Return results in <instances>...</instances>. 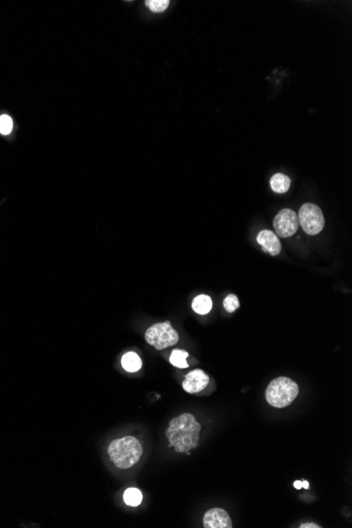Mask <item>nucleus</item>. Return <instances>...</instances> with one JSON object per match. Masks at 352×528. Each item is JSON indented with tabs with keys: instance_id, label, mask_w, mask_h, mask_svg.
<instances>
[{
	"instance_id": "4468645a",
	"label": "nucleus",
	"mask_w": 352,
	"mask_h": 528,
	"mask_svg": "<svg viewBox=\"0 0 352 528\" xmlns=\"http://www.w3.org/2000/svg\"><path fill=\"white\" fill-rule=\"evenodd\" d=\"M189 356L187 351L184 350H173L170 355V363L177 368H188L189 365L187 363V358Z\"/></svg>"
},
{
	"instance_id": "aec40b11",
	"label": "nucleus",
	"mask_w": 352,
	"mask_h": 528,
	"mask_svg": "<svg viewBox=\"0 0 352 528\" xmlns=\"http://www.w3.org/2000/svg\"><path fill=\"white\" fill-rule=\"evenodd\" d=\"M303 486H304L305 488H308V487H309V485H308V482H307V481L303 482Z\"/></svg>"
},
{
	"instance_id": "f03ea898",
	"label": "nucleus",
	"mask_w": 352,
	"mask_h": 528,
	"mask_svg": "<svg viewBox=\"0 0 352 528\" xmlns=\"http://www.w3.org/2000/svg\"><path fill=\"white\" fill-rule=\"evenodd\" d=\"M143 452L142 444L136 438L131 436L114 440L108 447L110 460L120 469H128L134 466L142 458Z\"/></svg>"
},
{
	"instance_id": "f257e3e1",
	"label": "nucleus",
	"mask_w": 352,
	"mask_h": 528,
	"mask_svg": "<svg viewBox=\"0 0 352 528\" xmlns=\"http://www.w3.org/2000/svg\"><path fill=\"white\" fill-rule=\"evenodd\" d=\"M201 429L202 426L192 415L184 413L171 420L166 430V437L177 452L189 453L199 443Z\"/></svg>"
},
{
	"instance_id": "a211bd4d",
	"label": "nucleus",
	"mask_w": 352,
	"mask_h": 528,
	"mask_svg": "<svg viewBox=\"0 0 352 528\" xmlns=\"http://www.w3.org/2000/svg\"><path fill=\"white\" fill-rule=\"evenodd\" d=\"M301 527H302V528H307V527H315V528H318V527H321V526H318V525H316V524H312V523H306V524H303Z\"/></svg>"
},
{
	"instance_id": "9b49d317",
	"label": "nucleus",
	"mask_w": 352,
	"mask_h": 528,
	"mask_svg": "<svg viewBox=\"0 0 352 528\" xmlns=\"http://www.w3.org/2000/svg\"><path fill=\"white\" fill-rule=\"evenodd\" d=\"M121 365L128 372H136L143 366V362L135 352L125 353L121 359Z\"/></svg>"
},
{
	"instance_id": "7ed1b4c3",
	"label": "nucleus",
	"mask_w": 352,
	"mask_h": 528,
	"mask_svg": "<svg viewBox=\"0 0 352 528\" xmlns=\"http://www.w3.org/2000/svg\"><path fill=\"white\" fill-rule=\"evenodd\" d=\"M299 385L287 377L274 379L266 389V399L275 408L289 406L299 395Z\"/></svg>"
},
{
	"instance_id": "2eb2a0df",
	"label": "nucleus",
	"mask_w": 352,
	"mask_h": 528,
	"mask_svg": "<svg viewBox=\"0 0 352 528\" xmlns=\"http://www.w3.org/2000/svg\"><path fill=\"white\" fill-rule=\"evenodd\" d=\"M145 4L152 12L161 13L169 7L170 2L169 0H147Z\"/></svg>"
},
{
	"instance_id": "ddd939ff",
	"label": "nucleus",
	"mask_w": 352,
	"mask_h": 528,
	"mask_svg": "<svg viewBox=\"0 0 352 528\" xmlns=\"http://www.w3.org/2000/svg\"><path fill=\"white\" fill-rule=\"evenodd\" d=\"M123 500L126 505L136 507L143 501V493L137 488H128L123 493Z\"/></svg>"
},
{
	"instance_id": "1a4fd4ad",
	"label": "nucleus",
	"mask_w": 352,
	"mask_h": 528,
	"mask_svg": "<svg viewBox=\"0 0 352 528\" xmlns=\"http://www.w3.org/2000/svg\"><path fill=\"white\" fill-rule=\"evenodd\" d=\"M258 242L266 252H268L272 256L279 254L281 250V245L278 236L270 230L261 231L258 235Z\"/></svg>"
},
{
	"instance_id": "f3484780",
	"label": "nucleus",
	"mask_w": 352,
	"mask_h": 528,
	"mask_svg": "<svg viewBox=\"0 0 352 528\" xmlns=\"http://www.w3.org/2000/svg\"><path fill=\"white\" fill-rule=\"evenodd\" d=\"M223 307L229 313L234 312L239 307V302L236 295L230 294L223 299Z\"/></svg>"
},
{
	"instance_id": "dca6fc26",
	"label": "nucleus",
	"mask_w": 352,
	"mask_h": 528,
	"mask_svg": "<svg viewBox=\"0 0 352 528\" xmlns=\"http://www.w3.org/2000/svg\"><path fill=\"white\" fill-rule=\"evenodd\" d=\"M13 130V120L11 116L4 114L0 116V133L3 135H9Z\"/></svg>"
},
{
	"instance_id": "39448f33",
	"label": "nucleus",
	"mask_w": 352,
	"mask_h": 528,
	"mask_svg": "<svg viewBox=\"0 0 352 528\" xmlns=\"http://www.w3.org/2000/svg\"><path fill=\"white\" fill-rule=\"evenodd\" d=\"M299 225L309 235L318 234L325 227V219L321 208L314 204H304L298 214Z\"/></svg>"
},
{
	"instance_id": "6ab92c4d",
	"label": "nucleus",
	"mask_w": 352,
	"mask_h": 528,
	"mask_svg": "<svg viewBox=\"0 0 352 528\" xmlns=\"http://www.w3.org/2000/svg\"><path fill=\"white\" fill-rule=\"evenodd\" d=\"M294 487H297L298 489H301L303 487V482H301V481L294 482Z\"/></svg>"
},
{
	"instance_id": "9d476101",
	"label": "nucleus",
	"mask_w": 352,
	"mask_h": 528,
	"mask_svg": "<svg viewBox=\"0 0 352 528\" xmlns=\"http://www.w3.org/2000/svg\"><path fill=\"white\" fill-rule=\"evenodd\" d=\"M192 308L199 315H207L212 309V299L206 294H201L193 299Z\"/></svg>"
},
{
	"instance_id": "6e6552de",
	"label": "nucleus",
	"mask_w": 352,
	"mask_h": 528,
	"mask_svg": "<svg viewBox=\"0 0 352 528\" xmlns=\"http://www.w3.org/2000/svg\"><path fill=\"white\" fill-rule=\"evenodd\" d=\"M209 384V377L201 369H196L188 374L182 382V388L188 393L203 391Z\"/></svg>"
},
{
	"instance_id": "0eeeda50",
	"label": "nucleus",
	"mask_w": 352,
	"mask_h": 528,
	"mask_svg": "<svg viewBox=\"0 0 352 528\" xmlns=\"http://www.w3.org/2000/svg\"><path fill=\"white\" fill-rule=\"evenodd\" d=\"M205 528H231L232 521L228 512L221 508L209 509L204 516Z\"/></svg>"
},
{
	"instance_id": "20e7f679",
	"label": "nucleus",
	"mask_w": 352,
	"mask_h": 528,
	"mask_svg": "<svg viewBox=\"0 0 352 528\" xmlns=\"http://www.w3.org/2000/svg\"><path fill=\"white\" fill-rule=\"evenodd\" d=\"M145 337L147 343L157 350L174 346L179 340V335L170 322L154 324L146 331Z\"/></svg>"
},
{
	"instance_id": "f8f14e48",
	"label": "nucleus",
	"mask_w": 352,
	"mask_h": 528,
	"mask_svg": "<svg viewBox=\"0 0 352 528\" xmlns=\"http://www.w3.org/2000/svg\"><path fill=\"white\" fill-rule=\"evenodd\" d=\"M290 178L287 175L281 173L274 174L270 179L271 189L276 193H286L290 188Z\"/></svg>"
},
{
	"instance_id": "423d86ee",
	"label": "nucleus",
	"mask_w": 352,
	"mask_h": 528,
	"mask_svg": "<svg viewBox=\"0 0 352 528\" xmlns=\"http://www.w3.org/2000/svg\"><path fill=\"white\" fill-rule=\"evenodd\" d=\"M298 214L291 209L280 210L273 220L275 234L278 237L287 238L297 233L299 229Z\"/></svg>"
}]
</instances>
